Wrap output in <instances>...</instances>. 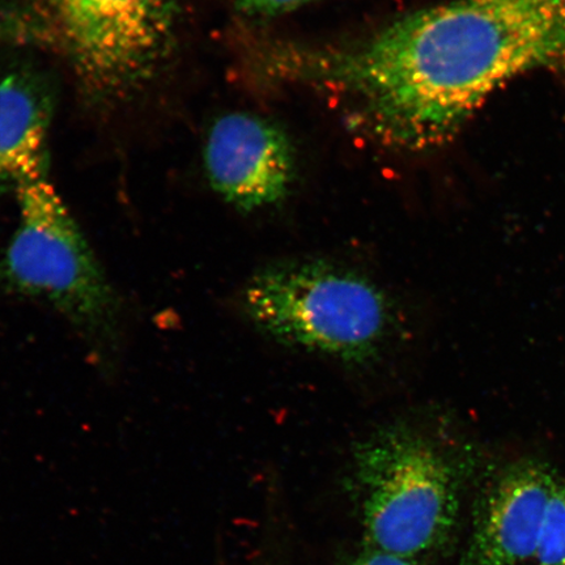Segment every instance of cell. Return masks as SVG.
<instances>
[{"label": "cell", "mask_w": 565, "mask_h": 565, "mask_svg": "<svg viewBox=\"0 0 565 565\" xmlns=\"http://www.w3.org/2000/svg\"><path fill=\"white\" fill-rule=\"evenodd\" d=\"M532 58V32L511 0H451L355 45L279 53L275 65L331 95L349 126L374 143L428 152L454 139Z\"/></svg>", "instance_id": "6da1fadb"}, {"label": "cell", "mask_w": 565, "mask_h": 565, "mask_svg": "<svg viewBox=\"0 0 565 565\" xmlns=\"http://www.w3.org/2000/svg\"><path fill=\"white\" fill-rule=\"evenodd\" d=\"M534 563L565 565V477L559 476L551 494Z\"/></svg>", "instance_id": "9c48e42d"}, {"label": "cell", "mask_w": 565, "mask_h": 565, "mask_svg": "<svg viewBox=\"0 0 565 565\" xmlns=\"http://www.w3.org/2000/svg\"><path fill=\"white\" fill-rule=\"evenodd\" d=\"M351 482L369 548L409 562L454 539L463 471L439 437L399 422L358 444Z\"/></svg>", "instance_id": "7a4b0ae2"}, {"label": "cell", "mask_w": 565, "mask_h": 565, "mask_svg": "<svg viewBox=\"0 0 565 565\" xmlns=\"http://www.w3.org/2000/svg\"><path fill=\"white\" fill-rule=\"evenodd\" d=\"M313 0H236L238 10L247 17L271 18L300 9Z\"/></svg>", "instance_id": "30bf717a"}, {"label": "cell", "mask_w": 565, "mask_h": 565, "mask_svg": "<svg viewBox=\"0 0 565 565\" xmlns=\"http://www.w3.org/2000/svg\"><path fill=\"white\" fill-rule=\"evenodd\" d=\"M243 308L274 341L345 364L376 359L392 327L391 306L379 286L315 260L254 275L244 288Z\"/></svg>", "instance_id": "5b68a950"}, {"label": "cell", "mask_w": 565, "mask_h": 565, "mask_svg": "<svg viewBox=\"0 0 565 565\" xmlns=\"http://www.w3.org/2000/svg\"><path fill=\"white\" fill-rule=\"evenodd\" d=\"M557 479L555 470L535 461L500 472L477 500L463 565L534 562Z\"/></svg>", "instance_id": "52a82bcc"}, {"label": "cell", "mask_w": 565, "mask_h": 565, "mask_svg": "<svg viewBox=\"0 0 565 565\" xmlns=\"http://www.w3.org/2000/svg\"><path fill=\"white\" fill-rule=\"evenodd\" d=\"M15 194L19 225L0 257V294L46 302L97 348L111 349L121 301L46 171Z\"/></svg>", "instance_id": "277c9868"}, {"label": "cell", "mask_w": 565, "mask_h": 565, "mask_svg": "<svg viewBox=\"0 0 565 565\" xmlns=\"http://www.w3.org/2000/svg\"><path fill=\"white\" fill-rule=\"evenodd\" d=\"M204 162L212 188L243 211L271 206L295 180L291 141L279 126L250 113H230L212 125Z\"/></svg>", "instance_id": "8992f818"}, {"label": "cell", "mask_w": 565, "mask_h": 565, "mask_svg": "<svg viewBox=\"0 0 565 565\" xmlns=\"http://www.w3.org/2000/svg\"><path fill=\"white\" fill-rule=\"evenodd\" d=\"M181 0H23L0 9V40L60 54L84 88L122 97L158 73L179 24Z\"/></svg>", "instance_id": "3957f363"}, {"label": "cell", "mask_w": 565, "mask_h": 565, "mask_svg": "<svg viewBox=\"0 0 565 565\" xmlns=\"http://www.w3.org/2000/svg\"><path fill=\"white\" fill-rule=\"evenodd\" d=\"M51 116V96L38 77L23 71L0 75V196L45 171Z\"/></svg>", "instance_id": "ba28073f"}, {"label": "cell", "mask_w": 565, "mask_h": 565, "mask_svg": "<svg viewBox=\"0 0 565 565\" xmlns=\"http://www.w3.org/2000/svg\"><path fill=\"white\" fill-rule=\"evenodd\" d=\"M350 565H414L413 562L402 559V557L377 553V551L366 550L359 555Z\"/></svg>", "instance_id": "8fae6325"}]
</instances>
